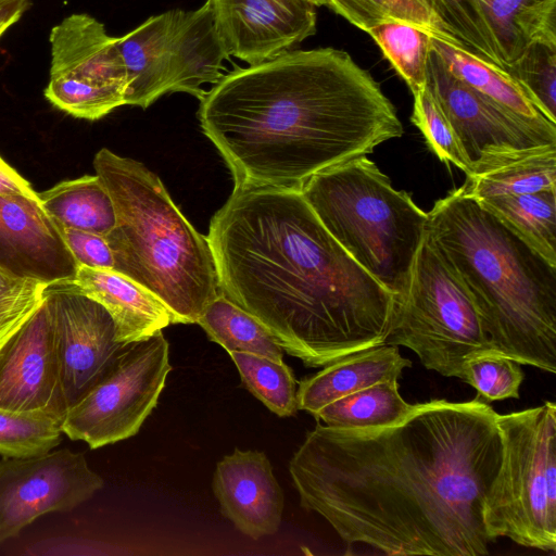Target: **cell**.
<instances>
[{"mask_svg": "<svg viewBox=\"0 0 556 556\" xmlns=\"http://www.w3.org/2000/svg\"><path fill=\"white\" fill-rule=\"evenodd\" d=\"M116 45L124 61L126 105L147 109L166 93L199 100L215 85L230 61L217 33L208 1L195 10L173 9L150 16Z\"/></svg>", "mask_w": 556, "mask_h": 556, "instance_id": "cell-9", "label": "cell"}, {"mask_svg": "<svg viewBox=\"0 0 556 556\" xmlns=\"http://www.w3.org/2000/svg\"><path fill=\"white\" fill-rule=\"evenodd\" d=\"M63 391L68 407L102 375L125 344L109 312L70 282L47 287Z\"/></svg>", "mask_w": 556, "mask_h": 556, "instance_id": "cell-13", "label": "cell"}, {"mask_svg": "<svg viewBox=\"0 0 556 556\" xmlns=\"http://www.w3.org/2000/svg\"><path fill=\"white\" fill-rule=\"evenodd\" d=\"M38 198L53 220L63 226L102 236L115 226L112 198L98 175L61 181Z\"/></svg>", "mask_w": 556, "mask_h": 556, "instance_id": "cell-24", "label": "cell"}, {"mask_svg": "<svg viewBox=\"0 0 556 556\" xmlns=\"http://www.w3.org/2000/svg\"><path fill=\"white\" fill-rule=\"evenodd\" d=\"M477 201L556 266V191L497 195Z\"/></svg>", "mask_w": 556, "mask_h": 556, "instance_id": "cell-25", "label": "cell"}, {"mask_svg": "<svg viewBox=\"0 0 556 556\" xmlns=\"http://www.w3.org/2000/svg\"><path fill=\"white\" fill-rule=\"evenodd\" d=\"M213 491L222 514L253 540L276 533L283 493L265 453L236 448L216 465Z\"/></svg>", "mask_w": 556, "mask_h": 556, "instance_id": "cell-18", "label": "cell"}, {"mask_svg": "<svg viewBox=\"0 0 556 556\" xmlns=\"http://www.w3.org/2000/svg\"><path fill=\"white\" fill-rule=\"evenodd\" d=\"M325 7L365 33L386 20L396 18L445 38L435 17L420 0H325Z\"/></svg>", "mask_w": 556, "mask_h": 556, "instance_id": "cell-33", "label": "cell"}, {"mask_svg": "<svg viewBox=\"0 0 556 556\" xmlns=\"http://www.w3.org/2000/svg\"><path fill=\"white\" fill-rule=\"evenodd\" d=\"M55 224L78 266L97 269L114 268L113 253L105 236L70 228L56 222Z\"/></svg>", "mask_w": 556, "mask_h": 556, "instance_id": "cell-37", "label": "cell"}, {"mask_svg": "<svg viewBox=\"0 0 556 556\" xmlns=\"http://www.w3.org/2000/svg\"><path fill=\"white\" fill-rule=\"evenodd\" d=\"M414 407L401 396L397 380H387L340 397L314 416L336 429H376L401 421Z\"/></svg>", "mask_w": 556, "mask_h": 556, "instance_id": "cell-26", "label": "cell"}, {"mask_svg": "<svg viewBox=\"0 0 556 556\" xmlns=\"http://www.w3.org/2000/svg\"><path fill=\"white\" fill-rule=\"evenodd\" d=\"M30 0H0V37L30 8Z\"/></svg>", "mask_w": 556, "mask_h": 556, "instance_id": "cell-39", "label": "cell"}, {"mask_svg": "<svg viewBox=\"0 0 556 556\" xmlns=\"http://www.w3.org/2000/svg\"><path fill=\"white\" fill-rule=\"evenodd\" d=\"M172 370L162 331L125 344L97 381L66 410L63 434L99 448L138 433Z\"/></svg>", "mask_w": 556, "mask_h": 556, "instance_id": "cell-10", "label": "cell"}, {"mask_svg": "<svg viewBox=\"0 0 556 556\" xmlns=\"http://www.w3.org/2000/svg\"><path fill=\"white\" fill-rule=\"evenodd\" d=\"M462 188L476 200L556 191V143L486 149L473 162Z\"/></svg>", "mask_w": 556, "mask_h": 556, "instance_id": "cell-20", "label": "cell"}, {"mask_svg": "<svg viewBox=\"0 0 556 556\" xmlns=\"http://www.w3.org/2000/svg\"><path fill=\"white\" fill-rule=\"evenodd\" d=\"M504 71L540 113L556 124V42L532 43Z\"/></svg>", "mask_w": 556, "mask_h": 556, "instance_id": "cell-32", "label": "cell"}, {"mask_svg": "<svg viewBox=\"0 0 556 556\" xmlns=\"http://www.w3.org/2000/svg\"><path fill=\"white\" fill-rule=\"evenodd\" d=\"M367 34L412 93L427 86L432 33L406 21L389 18L371 27Z\"/></svg>", "mask_w": 556, "mask_h": 556, "instance_id": "cell-28", "label": "cell"}, {"mask_svg": "<svg viewBox=\"0 0 556 556\" xmlns=\"http://www.w3.org/2000/svg\"><path fill=\"white\" fill-rule=\"evenodd\" d=\"M413 97L410 119L424 135L430 150L445 164L452 163L468 174L472 163L428 84Z\"/></svg>", "mask_w": 556, "mask_h": 556, "instance_id": "cell-34", "label": "cell"}, {"mask_svg": "<svg viewBox=\"0 0 556 556\" xmlns=\"http://www.w3.org/2000/svg\"><path fill=\"white\" fill-rule=\"evenodd\" d=\"M70 283L109 312L116 341L122 344L148 339L169 325L181 324L151 291L113 269L78 266Z\"/></svg>", "mask_w": 556, "mask_h": 556, "instance_id": "cell-19", "label": "cell"}, {"mask_svg": "<svg viewBox=\"0 0 556 556\" xmlns=\"http://www.w3.org/2000/svg\"><path fill=\"white\" fill-rule=\"evenodd\" d=\"M384 344L410 349L429 370L465 378V362L493 352L466 283L426 231Z\"/></svg>", "mask_w": 556, "mask_h": 556, "instance_id": "cell-8", "label": "cell"}, {"mask_svg": "<svg viewBox=\"0 0 556 556\" xmlns=\"http://www.w3.org/2000/svg\"><path fill=\"white\" fill-rule=\"evenodd\" d=\"M503 70L534 42H556V0H478Z\"/></svg>", "mask_w": 556, "mask_h": 556, "instance_id": "cell-22", "label": "cell"}, {"mask_svg": "<svg viewBox=\"0 0 556 556\" xmlns=\"http://www.w3.org/2000/svg\"><path fill=\"white\" fill-rule=\"evenodd\" d=\"M496 424L503 459L483 505L486 534L555 552L556 405L497 414Z\"/></svg>", "mask_w": 556, "mask_h": 556, "instance_id": "cell-7", "label": "cell"}, {"mask_svg": "<svg viewBox=\"0 0 556 556\" xmlns=\"http://www.w3.org/2000/svg\"><path fill=\"white\" fill-rule=\"evenodd\" d=\"M427 78L472 164L490 148L556 143V128L520 118L455 77L431 42Z\"/></svg>", "mask_w": 556, "mask_h": 556, "instance_id": "cell-16", "label": "cell"}, {"mask_svg": "<svg viewBox=\"0 0 556 556\" xmlns=\"http://www.w3.org/2000/svg\"><path fill=\"white\" fill-rule=\"evenodd\" d=\"M0 407L42 412L61 421L66 414L68 405L46 299L0 349Z\"/></svg>", "mask_w": 556, "mask_h": 556, "instance_id": "cell-15", "label": "cell"}, {"mask_svg": "<svg viewBox=\"0 0 556 556\" xmlns=\"http://www.w3.org/2000/svg\"><path fill=\"white\" fill-rule=\"evenodd\" d=\"M62 421L42 412L0 407V455L27 457L52 451L62 441Z\"/></svg>", "mask_w": 556, "mask_h": 556, "instance_id": "cell-31", "label": "cell"}, {"mask_svg": "<svg viewBox=\"0 0 556 556\" xmlns=\"http://www.w3.org/2000/svg\"><path fill=\"white\" fill-rule=\"evenodd\" d=\"M93 167L115 208V226L105 236L113 270L151 291L181 324H197L222 294L207 237L191 226L142 163L103 148Z\"/></svg>", "mask_w": 556, "mask_h": 556, "instance_id": "cell-5", "label": "cell"}, {"mask_svg": "<svg viewBox=\"0 0 556 556\" xmlns=\"http://www.w3.org/2000/svg\"><path fill=\"white\" fill-rule=\"evenodd\" d=\"M0 194L38 197L31 185L0 156Z\"/></svg>", "mask_w": 556, "mask_h": 556, "instance_id": "cell-38", "label": "cell"}, {"mask_svg": "<svg viewBox=\"0 0 556 556\" xmlns=\"http://www.w3.org/2000/svg\"><path fill=\"white\" fill-rule=\"evenodd\" d=\"M243 386L270 412L289 417L298 410L296 381L283 363L247 352H230Z\"/></svg>", "mask_w": 556, "mask_h": 556, "instance_id": "cell-30", "label": "cell"}, {"mask_svg": "<svg viewBox=\"0 0 556 556\" xmlns=\"http://www.w3.org/2000/svg\"><path fill=\"white\" fill-rule=\"evenodd\" d=\"M464 372V381L477 390L476 397L482 402L519 399L525 374L513 358L494 352L479 353L465 362Z\"/></svg>", "mask_w": 556, "mask_h": 556, "instance_id": "cell-35", "label": "cell"}, {"mask_svg": "<svg viewBox=\"0 0 556 556\" xmlns=\"http://www.w3.org/2000/svg\"><path fill=\"white\" fill-rule=\"evenodd\" d=\"M83 453L68 448L0 460V543L42 515L68 511L103 488Z\"/></svg>", "mask_w": 556, "mask_h": 556, "instance_id": "cell-12", "label": "cell"}, {"mask_svg": "<svg viewBox=\"0 0 556 556\" xmlns=\"http://www.w3.org/2000/svg\"><path fill=\"white\" fill-rule=\"evenodd\" d=\"M198 117L235 186L298 191L313 175L403 135L380 85L331 47L225 74L200 100Z\"/></svg>", "mask_w": 556, "mask_h": 556, "instance_id": "cell-3", "label": "cell"}, {"mask_svg": "<svg viewBox=\"0 0 556 556\" xmlns=\"http://www.w3.org/2000/svg\"><path fill=\"white\" fill-rule=\"evenodd\" d=\"M0 265L47 286L74 279L78 264L38 197L0 194Z\"/></svg>", "mask_w": 556, "mask_h": 556, "instance_id": "cell-17", "label": "cell"}, {"mask_svg": "<svg viewBox=\"0 0 556 556\" xmlns=\"http://www.w3.org/2000/svg\"><path fill=\"white\" fill-rule=\"evenodd\" d=\"M433 14L445 38L479 59L503 68L478 0H420Z\"/></svg>", "mask_w": 556, "mask_h": 556, "instance_id": "cell-29", "label": "cell"}, {"mask_svg": "<svg viewBox=\"0 0 556 556\" xmlns=\"http://www.w3.org/2000/svg\"><path fill=\"white\" fill-rule=\"evenodd\" d=\"M207 240L222 294L306 367L386 343L394 294L328 232L301 191L235 186Z\"/></svg>", "mask_w": 556, "mask_h": 556, "instance_id": "cell-2", "label": "cell"}, {"mask_svg": "<svg viewBox=\"0 0 556 556\" xmlns=\"http://www.w3.org/2000/svg\"><path fill=\"white\" fill-rule=\"evenodd\" d=\"M47 287L0 265V343L8 341L40 306Z\"/></svg>", "mask_w": 556, "mask_h": 556, "instance_id": "cell-36", "label": "cell"}, {"mask_svg": "<svg viewBox=\"0 0 556 556\" xmlns=\"http://www.w3.org/2000/svg\"><path fill=\"white\" fill-rule=\"evenodd\" d=\"M5 342H7V341H5ZM5 342H3V343H0V349H1L2 346H3V344H4Z\"/></svg>", "mask_w": 556, "mask_h": 556, "instance_id": "cell-40", "label": "cell"}, {"mask_svg": "<svg viewBox=\"0 0 556 556\" xmlns=\"http://www.w3.org/2000/svg\"><path fill=\"white\" fill-rule=\"evenodd\" d=\"M197 324L228 353L247 352L283 362L285 351L264 325L224 294L207 304Z\"/></svg>", "mask_w": 556, "mask_h": 556, "instance_id": "cell-27", "label": "cell"}, {"mask_svg": "<svg viewBox=\"0 0 556 556\" xmlns=\"http://www.w3.org/2000/svg\"><path fill=\"white\" fill-rule=\"evenodd\" d=\"M427 231L473 296L494 353L556 372V266L455 189Z\"/></svg>", "mask_w": 556, "mask_h": 556, "instance_id": "cell-4", "label": "cell"}, {"mask_svg": "<svg viewBox=\"0 0 556 556\" xmlns=\"http://www.w3.org/2000/svg\"><path fill=\"white\" fill-rule=\"evenodd\" d=\"M47 100L77 118L97 121L126 105L128 78L117 37L86 13L66 16L52 27Z\"/></svg>", "mask_w": 556, "mask_h": 556, "instance_id": "cell-11", "label": "cell"}, {"mask_svg": "<svg viewBox=\"0 0 556 556\" xmlns=\"http://www.w3.org/2000/svg\"><path fill=\"white\" fill-rule=\"evenodd\" d=\"M301 193L328 232L395 296L406 294L428 213L367 156L313 175Z\"/></svg>", "mask_w": 556, "mask_h": 556, "instance_id": "cell-6", "label": "cell"}, {"mask_svg": "<svg viewBox=\"0 0 556 556\" xmlns=\"http://www.w3.org/2000/svg\"><path fill=\"white\" fill-rule=\"evenodd\" d=\"M229 56L270 61L314 36L325 0H207Z\"/></svg>", "mask_w": 556, "mask_h": 556, "instance_id": "cell-14", "label": "cell"}, {"mask_svg": "<svg viewBox=\"0 0 556 556\" xmlns=\"http://www.w3.org/2000/svg\"><path fill=\"white\" fill-rule=\"evenodd\" d=\"M430 42L447 70L464 84L525 121L556 128V124L540 113L502 67L479 59L442 36L431 34Z\"/></svg>", "mask_w": 556, "mask_h": 556, "instance_id": "cell-23", "label": "cell"}, {"mask_svg": "<svg viewBox=\"0 0 556 556\" xmlns=\"http://www.w3.org/2000/svg\"><path fill=\"white\" fill-rule=\"evenodd\" d=\"M497 413L475 397L415 404L376 429L317 425L289 463L300 504L348 544L387 555L482 556L500 470Z\"/></svg>", "mask_w": 556, "mask_h": 556, "instance_id": "cell-1", "label": "cell"}, {"mask_svg": "<svg viewBox=\"0 0 556 556\" xmlns=\"http://www.w3.org/2000/svg\"><path fill=\"white\" fill-rule=\"evenodd\" d=\"M412 362L396 345L363 350L324 367L296 390L298 409L315 415L325 405L375 383L397 380Z\"/></svg>", "mask_w": 556, "mask_h": 556, "instance_id": "cell-21", "label": "cell"}]
</instances>
